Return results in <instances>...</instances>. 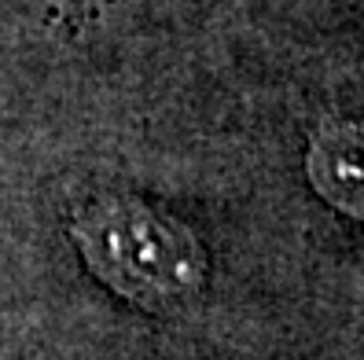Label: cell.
Instances as JSON below:
<instances>
[{
    "mask_svg": "<svg viewBox=\"0 0 364 360\" xmlns=\"http://www.w3.org/2000/svg\"><path fill=\"white\" fill-rule=\"evenodd\" d=\"M122 0H55L52 4V23L59 30H89L100 26Z\"/></svg>",
    "mask_w": 364,
    "mask_h": 360,
    "instance_id": "3",
    "label": "cell"
},
{
    "mask_svg": "<svg viewBox=\"0 0 364 360\" xmlns=\"http://www.w3.org/2000/svg\"><path fill=\"white\" fill-rule=\"evenodd\" d=\"M306 177L328 206L353 221H364V121H320L309 140Z\"/></svg>",
    "mask_w": 364,
    "mask_h": 360,
    "instance_id": "2",
    "label": "cell"
},
{
    "mask_svg": "<svg viewBox=\"0 0 364 360\" xmlns=\"http://www.w3.org/2000/svg\"><path fill=\"white\" fill-rule=\"evenodd\" d=\"M70 236L96 276L144 309H177L206 280V253L199 239L173 217L129 195L85 202Z\"/></svg>",
    "mask_w": 364,
    "mask_h": 360,
    "instance_id": "1",
    "label": "cell"
}]
</instances>
